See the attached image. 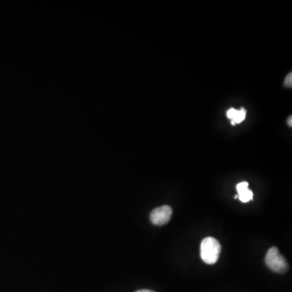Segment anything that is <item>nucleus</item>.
Listing matches in <instances>:
<instances>
[{
	"label": "nucleus",
	"mask_w": 292,
	"mask_h": 292,
	"mask_svg": "<svg viewBox=\"0 0 292 292\" xmlns=\"http://www.w3.org/2000/svg\"><path fill=\"white\" fill-rule=\"evenodd\" d=\"M221 244L215 238H204L200 244V257L204 263L213 265L218 261L221 253Z\"/></svg>",
	"instance_id": "nucleus-1"
},
{
	"label": "nucleus",
	"mask_w": 292,
	"mask_h": 292,
	"mask_svg": "<svg viewBox=\"0 0 292 292\" xmlns=\"http://www.w3.org/2000/svg\"><path fill=\"white\" fill-rule=\"evenodd\" d=\"M265 262L270 270L279 274H284L289 268L285 257L279 253V248L276 247H273L269 249Z\"/></svg>",
	"instance_id": "nucleus-2"
},
{
	"label": "nucleus",
	"mask_w": 292,
	"mask_h": 292,
	"mask_svg": "<svg viewBox=\"0 0 292 292\" xmlns=\"http://www.w3.org/2000/svg\"><path fill=\"white\" fill-rule=\"evenodd\" d=\"M172 216V207H170L169 205H163L152 211L150 213V220L153 224L163 226L170 222Z\"/></svg>",
	"instance_id": "nucleus-3"
},
{
	"label": "nucleus",
	"mask_w": 292,
	"mask_h": 292,
	"mask_svg": "<svg viewBox=\"0 0 292 292\" xmlns=\"http://www.w3.org/2000/svg\"><path fill=\"white\" fill-rule=\"evenodd\" d=\"M238 193V199L241 202L247 203L253 200V193L248 189V182H241L236 185Z\"/></svg>",
	"instance_id": "nucleus-4"
},
{
	"label": "nucleus",
	"mask_w": 292,
	"mask_h": 292,
	"mask_svg": "<svg viewBox=\"0 0 292 292\" xmlns=\"http://www.w3.org/2000/svg\"><path fill=\"white\" fill-rule=\"evenodd\" d=\"M245 116H246V110H244V108H242L241 110H237L235 116L233 117V119H231V123L232 124L240 123L244 120Z\"/></svg>",
	"instance_id": "nucleus-5"
},
{
	"label": "nucleus",
	"mask_w": 292,
	"mask_h": 292,
	"mask_svg": "<svg viewBox=\"0 0 292 292\" xmlns=\"http://www.w3.org/2000/svg\"><path fill=\"white\" fill-rule=\"evenodd\" d=\"M236 112H237V110H235L234 108H231V109H229L226 114H227V117H228L229 119L231 120V119H233V117L235 116V114H236Z\"/></svg>",
	"instance_id": "nucleus-6"
},
{
	"label": "nucleus",
	"mask_w": 292,
	"mask_h": 292,
	"mask_svg": "<svg viewBox=\"0 0 292 292\" xmlns=\"http://www.w3.org/2000/svg\"><path fill=\"white\" fill-rule=\"evenodd\" d=\"M292 73H290V74H288V76L287 77V78H286L285 81L286 86H288V87H290V88L292 87Z\"/></svg>",
	"instance_id": "nucleus-7"
},
{
	"label": "nucleus",
	"mask_w": 292,
	"mask_h": 292,
	"mask_svg": "<svg viewBox=\"0 0 292 292\" xmlns=\"http://www.w3.org/2000/svg\"><path fill=\"white\" fill-rule=\"evenodd\" d=\"M288 124H289V126H290V127H292V116H290V118L288 119Z\"/></svg>",
	"instance_id": "nucleus-8"
},
{
	"label": "nucleus",
	"mask_w": 292,
	"mask_h": 292,
	"mask_svg": "<svg viewBox=\"0 0 292 292\" xmlns=\"http://www.w3.org/2000/svg\"><path fill=\"white\" fill-rule=\"evenodd\" d=\"M153 292V291H150V290H140V291H137V292Z\"/></svg>",
	"instance_id": "nucleus-9"
},
{
	"label": "nucleus",
	"mask_w": 292,
	"mask_h": 292,
	"mask_svg": "<svg viewBox=\"0 0 292 292\" xmlns=\"http://www.w3.org/2000/svg\"><path fill=\"white\" fill-rule=\"evenodd\" d=\"M235 200H237V199H238V195H235Z\"/></svg>",
	"instance_id": "nucleus-10"
}]
</instances>
